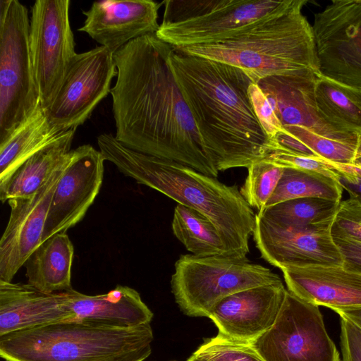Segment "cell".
Here are the masks:
<instances>
[{"label": "cell", "instance_id": "obj_1", "mask_svg": "<svg viewBox=\"0 0 361 361\" xmlns=\"http://www.w3.org/2000/svg\"><path fill=\"white\" fill-rule=\"evenodd\" d=\"M173 48L155 34L114 53L111 88L115 138L124 146L188 166L217 178L170 65Z\"/></svg>", "mask_w": 361, "mask_h": 361}, {"label": "cell", "instance_id": "obj_2", "mask_svg": "<svg viewBox=\"0 0 361 361\" xmlns=\"http://www.w3.org/2000/svg\"><path fill=\"white\" fill-rule=\"evenodd\" d=\"M170 65L204 150L218 171L248 168L270 154L244 70L173 49Z\"/></svg>", "mask_w": 361, "mask_h": 361}, {"label": "cell", "instance_id": "obj_3", "mask_svg": "<svg viewBox=\"0 0 361 361\" xmlns=\"http://www.w3.org/2000/svg\"><path fill=\"white\" fill-rule=\"evenodd\" d=\"M106 161L135 179L207 218L220 233L230 256L246 257L257 214L237 185H228L180 163L133 150L111 134L97 137Z\"/></svg>", "mask_w": 361, "mask_h": 361}, {"label": "cell", "instance_id": "obj_4", "mask_svg": "<svg viewBox=\"0 0 361 361\" xmlns=\"http://www.w3.org/2000/svg\"><path fill=\"white\" fill-rule=\"evenodd\" d=\"M307 0L252 23L221 41L175 49L212 59L259 79L309 69L318 73L312 25L302 14Z\"/></svg>", "mask_w": 361, "mask_h": 361}, {"label": "cell", "instance_id": "obj_5", "mask_svg": "<svg viewBox=\"0 0 361 361\" xmlns=\"http://www.w3.org/2000/svg\"><path fill=\"white\" fill-rule=\"evenodd\" d=\"M150 324L119 328L78 320L0 336L6 361H144L152 353Z\"/></svg>", "mask_w": 361, "mask_h": 361}, {"label": "cell", "instance_id": "obj_6", "mask_svg": "<svg viewBox=\"0 0 361 361\" xmlns=\"http://www.w3.org/2000/svg\"><path fill=\"white\" fill-rule=\"evenodd\" d=\"M293 0H166L156 32L174 49L221 41L276 14Z\"/></svg>", "mask_w": 361, "mask_h": 361}, {"label": "cell", "instance_id": "obj_7", "mask_svg": "<svg viewBox=\"0 0 361 361\" xmlns=\"http://www.w3.org/2000/svg\"><path fill=\"white\" fill-rule=\"evenodd\" d=\"M282 282L269 269L246 257L180 255L171 276V291L180 310L190 317H207L222 299L236 292Z\"/></svg>", "mask_w": 361, "mask_h": 361}, {"label": "cell", "instance_id": "obj_8", "mask_svg": "<svg viewBox=\"0 0 361 361\" xmlns=\"http://www.w3.org/2000/svg\"><path fill=\"white\" fill-rule=\"evenodd\" d=\"M27 8L0 1V142L41 106L30 50Z\"/></svg>", "mask_w": 361, "mask_h": 361}, {"label": "cell", "instance_id": "obj_9", "mask_svg": "<svg viewBox=\"0 0 361 361\" xmlns=\"http://www.w3.org/2000/svg\"><path fill=\"white\" fill-rule=\"evenodd\" d=\"M250 344L265 361H341L319 306L288 290L274 325Z\"/></svg>", "mask_w": 361, "mask_h": 361}, {"label": "cell", "instance_id": "obj_10", "mask_svg": "<svg viewBox=\"0 0 361 361\" xmlns=\"http://www.w3.org/2000/svg\"><path fill=\"white\" fill-rule=\"evenodd\" d=\"M69 0H37L31 10L30 50L40 104L55 97L76 55L69 19Z\"/></svg>", "mask_w": 361, "mask_h": 361}, {"label": "cell", "instance_id": "obj_11", "mask_svg": "<svg viewBox=\"0 0 361 361\" xmlns=\"http://www.w3.org/2000/svg\"><path fill=\"white\" fill-rule=\"evenodd\" d=\"M318 73L361 89V0H334L312 25Z\"/></svg>", "mask_w": 361, "mask_h": 361}, {"label": "cell", "instance_id": "obj_12", "mask_svg": "<svg viewBox=\"0 0 361 361\" xmlns=\"http://www.w3.org/2000/svg\"><path fill=\"white\" fill-rule=\"evenodd\" d=\"M116 75L114 53L106 47L77 53L55 97L44 109L49 119L62 131L76 130L110 93Z\"/></svg>", "mask_w": 361, "mask_h": 361}, {"label": "cell", "instance_id": "obj_13", "mask_svg": "<svg viewBox=\"0 0 361 361\" xmlns=\"http://www.w3.org/2000/svg\"><path fill=\"white\" fill-rule=\"evenodd\" d=\"M333 222L286 228L257 214L252 235L261 257L279 269L287 266H342L345 259L331 235Z\"/></svg>", "mask_w": 361, "mask_h": 361}, {"label": "cell", "instance_id": "obj_14", "mask_svg": "<svg viewBox=\"0 0 361 361\" xmlns=\"http://www.w3.org/2000/svg\"><path fill=\"white\" fill-rule=\"evenodd\" d=\"M105 161L101 152L90 145L69 152L51 199L42 243L66 233L85 217L102 187Z\"/></svg>", "mask_w": 361, "mask_h": 361}, {"label": "cell", "instance_id": "obj_15", "mask_svg": "<svg viewBox=\"0 0 361 361\" xmlns=\"http://www.w3.org/2000/svg\"><path fill=\"white\" fill-rule=\"evenodd\" d=\"M68 154L35 194L7 201L10 215L0 240V281L12 282L27 258L42 243L51 199L64 171Z\"/></svg>", "mask_w": 361, "mask_h": 361}, {"label": "cell", "instance_id": "obj_16", "mask_svg": "<svg viewBox=\"0 0 361 361\" xmlns=\"http://www.w3.org/2000/svg\"><path fill=\"white\" fill-rule=\"evenodd\" d=\"M317 73L305 69L266 77L255 82L266 95L282 128L302 126L319 135L357 146L360 136L339 131L320 116L314 98Z\"/></svg>", "mask_w": 361, "mask_h": 361}, {"label": "cell", "instance_id": "obj_17", "mask_svg": "<svg viewBox=\"0 0 361 361\" xmlns=\"http://www.w3.org/2000/svg\"><path fill=\"white\" fill-rule=\"evenodd\" d=\"M287 293L282 282L245 289L219 301L209 318L219 334L251 343L274 325Z\"/></svg>", "mask_w": 361, "mask_h": 361}, {"label": "cell", "instance_id": "obj_18", "mask_svg": "<svg viewBox=\"0 0 361 361\" xmlns=\"http://www.w3.org/2000/svg\"><path fill=\"white\" fill-rule=\"evenodd\" d=\"M161 4L152 0L94 1L83 11L86 18L78 31L114 53L133 39L156 34Z\"/></svg>", "mask_w": 361, "mask_h": 361}, {"label": "cell", "instance_id": "obj_19", "mask_svg": "<svg viewBox=\"0 0 361 361\" xmlns=\"http://www.w3.org/2000/svg\"><path fill=\"white\" fill-rule=\"evenodd\" d=\"M288 290L302 300L338 310L361 307V272L342 266L281 269Z\"/></svg>", "mask_w": 361, "mask_h": 361}, {"label": "cell", "instance_id": "obj_20", "mask_svg": "<svg viewBox=\"0 0 361 361\" xmlns=\"http://www.w3.org/2000/svg\"><path fill=\"white\" fill-rule=\"evenodd\" d=\"M72 320L66 291L45 293L28 283L0 281V336Z\"/></svg>", "mask_w": 361, "mask_h": 361}, {"label": "cell", "instance_id": "obj_21", "mask_svg": "<svg viewBox=\"0 0 361 361\" xmlns=\"http://www.w3.org/2000/svg\"><path fill=\"white\" fill-rule=\"evenodd\" d=\"M75 319L112 327H137L150 324L153 313L139 293L118 285L106 293L88 295L73 288L66 291Z\"/></svg>", "mask_w": 361, "mask_h": 361}, {"label": "cell", "instance_id": "obj_22", "mask_svg": "<svg viewBox=\"0 0 361 361\" xmlns=\"http://www.w3.org/2000/svg\"><path fill=\"white\" fill-rule=\"evenodd\" d=\"M74 247L66 233L56 234L42 243L26 260L29 285L45 293L72 289L71 268Z\"/></svg>", "mask_w": 361, "mask_h": 361}, {"label": "cell", "instance_id": "obj_23", "mask_svg": "<svg viewBox=\"0 0 361 361\" xmlns=\"http://www.w3.org/2000/svg\"><path fill=\"white\" fill-rule=\"evenodd\" d=\"M39 106L0 142V189L29 158L54 142L62 133Z\"/></svg>", "mask_w": 361, "mask_h": 361}, {"label": "cell", "instance_id": "obj_24", "mask_svg": "<svg viewBox=\"0 0 361 361\" xmlns=\"http://www.w3.org/2000/svg\"><path fill=\"white\" fill-rule=\"evenodd\" d=\"M75 130L62 133L54 142L32 156L0 189L2 203L35 194L62 164L71 151Z\"/></svg>", "mask_w": 361, "mask_h": 361}, {"label": "cell", "instance_id": "obj_25", "mask_svg": "<svg viewBox=\"0 0 361 361\" xmlns=\"http://www.w3.org/2000/svg\"><path fill=\"white\" fill-rule=\"evenodd\" d=\"M314 98L322 118L335 129L361 136V89L317 73Z\"/></svg>", "mask_w": 361, "mask_h": 361}, {"label": "cell", "instance_id": "obj_26", "mask_svg": "<svg viewBox=\"0 0 361 361\" xmlns=\"http://www.w3.org/2000/svg\"><path fill=\"white\" fill-rule=\"evenodd\" d=\"M176 238L197 257L229 255L216 226L201 213L178 204L171 223Z\"/></svg>", "mask_w": 361, "mask_h": 361}, {"label": "cell", "instance_id": "obj_27", "mask_svg": "<svg viewBox=\"0 0 361 361\" xmlns=\"http://www.w3.org/2000/svg\"><path fill=\"white\" fill-rule=\"evenodd\" d=\"M343 191L339 179L318 173L284 168L276 188L264 208L281 202L305 197L340 202Z\"/></svg>", "mask_w": 361, "mask_h": 361}, {"label": "cell", "instance_id": "obj_28", "mask_svg": "<svg viewBox=\"0 0 361 361\" xmlns=\"http://www.w3.org/2000/svg\"><path fill=\"white\" fill-rule=\"evenodd\" d=\"M340 202L317 197L298 198L264 208L257 214L282 227L302 228L334 220Z\"/></svg>", "mask_w": 361, "mask_h": 361}, {"label": "cell", "instance_id": "obj_29", "mask_svg": "<svg viewBox=\"0 0 361 361\" xmlns=\"http://www.w3.org/2000/svg\"><path fill=\"white\" fill-rule=\"evenodd\" d=\"M284 168L265 160L256 161L247 168V176L240 192L253 209L262 211L274 193Z\"/></svg>", "mask_w": 361, "mask_h": 361}, {"label": "cell", "instance_id": "obj_30", "mask_svg": "<svg viewBox=\"0 0 361 361\" xmlns=\"http://www.w3.org/2000/svg\"><path fill=\"white\" fill-rule=\"evenodd\" d=\"M289 132L314 152L321 159L334 163L353 164L357 146L319 135L302 126H287Z\"/></svg>", "mask_w": 361, "mask_h": 361}, {"label": "cell", "instance_id": "obj_31", "mask_svg": "<svg viewBox=\"0 0 361 361\" xmlns=\"http://www.w3.org/2000/svg\"><path fill=\"white\" fill-rule=\"evenodd\" d=\"M192 355L204 361H265L250 343L220 334L205 340Z\"/></svg>", "mask_w": 361, "mask_h": 361}, {"label": "cell", "instance_id": "obj_32", "mask_svg": "<svg viewBox=\"0 0 361 361\" xmlns=\"http://www.w3.org/2000/svg\"><path fill=\"white\" fill-rule=\"evenodd\" d=\"M331 231L333 238L361 243V201L352 196L341 200Z\"/></svg>", "mask_w": 361, "mask_h": 361}, {"label": "cell", "instance_id": "obj_33", "mask_svg": "<svg viewBox=\"0 0 361 361\" xmlns=\"http://www.w3.org/2000/svg\"><path fill=\"white\" fill-rule=\"evenodd\" d=\"M264 160L282 168L318 173L340 180L339 175L329 161L302 157L282 152H272Z\"/></svg>", "mask_w": 361, "mask_h": 361}, {"label": "cell", "instance_id": "obj_34", "mask_svg": "<svg viewBox=\"0 0 361 361\" xmlns=\"http://www.w3.org/2000/svg\"><path fill=\"white\" fill-rule=\"evenodd\" d=\"M249 94L255 113L265 133L271 139L283 129L282 126L266 95L256 82L250 85Z\"/></svg>", "mask_w": 361, "mask_h": 361}, {"label": "cell", "instance_id": "obj_35", "mask_svg": "<svg viewBox=\"0 0 361 361\" xmlns=\"http://www.w3.org/2000/svg\"><path fill=\"white\" fill-rule=\"evenodd\" d=\"M340 338L342 361H361V329L341 317Z\"/></svg>", "mask_w": 361, "mask_h": 361}, {"label": "cell", "instance_id": "obj_36", "mask_svg": "<svg viewBox=\"0 0 361 361\" xmlns=\"http://www.w3.org/2000/svg\"><path fill=\"white\" fill-rule=\"evenodd\" d=\"M333 238L344 257L343 265L361 272V243L348 239Z\"/></svg>", "mask_w": 361, "mask_h": 361}, {"label": "cell", "instance_id": "obj_37", "mask_svg": "<svg viewBox=\"0 0 361 361\" xmlns=\"http://www.w3.org/2000/svg\"><path fill=\"white\" fill-rule=\"evenodd\" d=\"M338 173L343 189L348 192L350 196L356 197L361 201V178L341 172H338Z\"/></svg>", "mask_w": 361, "mask_h": 361}, {"label": "cell", "instance_id": "obj_38", "mask_svg": "<svg viewBox=\"0 0 361 361\" xmlns=\"http://www.w3.org/2000/svg\"><path fill=\"white\" fill-rule=\"evenodd\" d=\"M340 317L345 318L361 329V307L346 308L335 311Z\"/></svg>", "mask_w": 361, "mask_h": 361}, {"label": "cell", "instance_id": "obj_39", "mask_svg": "<svg viewBox=\"0 0 361 361\" xmlns=\"http://www.w3.org/2000/svg\"><path fill=\"white\" fill-rule=\"evenodd\" d=\"M353 165L361 169V155H357L355 159Z\"/></svg>", "mask_w": 361, "mask_h": 361}, {"label": "cell", "instance_id": "obj_40", "mask_svg": "<svg viewBox=\"0 0 361 361\" xmlns=\"http://www.w3.org/2000/svg\"><path fill=\"white\" fill-rule=\"evenodd\" d=\"M357 155H361V136L360 137L359 142L357 145Z\"/></svg>", "mask_w": 361, "mask_h": 361}, {"label": "cell", "instance_id": "obj_41", "mask_svg": "<svg viewBox=\"0 0 361 361\" xmlns=\"http://www.w3.org/2000/svg\"><path fill=\"white\" fill-rule=\"evenodd\" d=\"M187 361H204V360H200L192 355L190 358L188 359Z\"/></svg>", "mask_w": 361, "mask_h": 361}]
</instances>
